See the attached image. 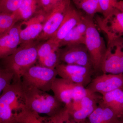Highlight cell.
I'll return each instance as SVG.
<instances>
[{"label":"cell","instance_id":"cell-5","mask_svg":"<svg viewBox=\"0 0 123 123\" xmlns=\"http://www.w3.org/2000/svg\"><path fill=\"white\" fill-rule=\"evenodd\" d=\"M58 75L55 68L35 65L26 71L22 82L27 85L48 92L51 90L55 79Z\"/></svg>","mask_w":123,"mask_h":123},{"label":"cell","instance_id":"cell-18","mask_svg":"<svg viewBox=\"0 0 123 123\" xmlns=\"http://www.w3.org/2000/svg\"><path fill=\"white\" fill-rule=\"evenodd\" d=\"M51 90L61 102L68 105L72 101L71 82L63 78H56L53 82Z\"/></svg>","mask_w":123,"mask_h":123},{"label":"cell","instance_id":"cell-20","mask_svg":"<svg viewBox=\"0 0 123 123\" xmlns=\"http://www.w3.org/2000/svg\"><path fill=\"white\" fill-rule=\"evenodd\" d=\"M42 9L40 0H22L18 9L13 13L18 21L30 19Z\"/></svg>","mask_w":123,"mask_h":123},{"label":"cell","instance_id":"cell-6","mask_svg":"<svg viewBox=\"0 0 123 123\" xmlns=\"http://www.w3.org/2000/svg\"><path fill=\"white\" fill-rule=\"evenodd\" d=\"M101 72L103 74L123 73V37L107 43Z\"/></svg>","mask_w":123,"mask_h":123},{"label":"cell","instance_id":"cell-3","mask_svg":"<svg viewBox=\"0 0 123 123\" xmlns=\"http://www.w3.org/2000/svg\"><path fill=\"white\" fill-rule=\"evenodd\" d=\"M26 108L21 80L12 81L0 95V121L2 123H15L16 115Z\"/></svg>","mask_w":123,"mask_h":123},{"label":"cell","instance_id":"cell-19","mask_svg":"<svg viewBox=\"0 0 123 123\" xmlns=\"http://www.w3.org/2000/svg\"><path fill=\"white\" fill-rule=\"evenodd\" d=\"M102 100L119 118L123 117V89H117L102 94Z\"/></svg>","mask_w":123,"mask_h":123},{"label":"cell","instance_id":"cell-27","mask_svg":"<svg viewBox=\"0 0 123 123\" xmlns=\"http://www.w3.org/2000/svg\"><path fill=\"white\" fill-rule=\"evenodd\" d=\"M12 74L0 64V95L5 88L12 81Z\"/></svg>","mask_w":123,"mask_h":123},{"label":"cell","instance_id":"cell-29","mask_svg":"<svg viewBox=\"0 0 123 123\" xmlns=\"http://www.w3.org/2000/svg\"><path fill=\"white\" fill-rule=\"evenodd\" d=\"M53 117L55 123H76L71 118L65 106L60 112Z\"/></svg>","mask_w":123,"mask_h":123},{"label":"cell","instance_id":"cell-8","mask_svg":"<svg viewBox=\"0 0 123 123\" xmlns=\"http://www.w3.org/2000/svg\"><path fill=\"white\" fill-rule=\"evenodd\" d=\"M95 21L101 30L105 34L107 43L123 37V12L115 8L105 17L97 15Z\"/></svg>","mask_w":123,"mask_h":123},{"label":"cell","instance_id":"cell-4","mask_svg":"<svg viewBox=\"0 0 123 123\" xmlns=\"http://www.w3.org/2000/svg\"><path fill=\"white\" fill-rule=\"evenodd\" d=\"M86 16L87 28L85 44L89 54L94 72H101L107 45L97 29L94 18Z\"/></svg>","mask_w":123,"mask_h":123},{"label":"cell","instance_id":"cell-16","mask_svg":"<svg viewBox=\"0 0 123 123\" xmlns=\"http://www.w3.org/2000/svg\"><path fill=\"white\" fill-rule=\"evenodd\" d=\"M87 24L86 15L84 14L81 20L69 32L60 43L59 47L80 44H85Z\"/></svg>","mask_w":123,"mask_h":123},{"label":"cell","instance_id":"cell-2","mask_svg":"<svg viewBox=\"0 0 123 123\" xmlns=\"http://www.w3.org/2000/svg\"><path fill=\"white\" fill-rule=\"evenodd\" d=\"M22 90L26 109L53 117L63 109L64 104L55 95L23 84Z\"/></svg>","mask_w":123,"mask_h":123},{"label":"cell","instance_id":"cell-31","mask_svg":"<svg viewBox=\"0 0 123 123\" xmlns=\"http://www.w3.org/2000/svg\"><path fill=\"white\" fill-rule=\"evenodd\" d=\"M115 8L123 12V0H119L115 5Z\"/></svg>","mask_w":123,"mask_h":123},{"label":"cell","instance_id":"cell-33","mask_svg":"<svg viewBox=\"0 0 123 123\" xmlns=\"http://www.w3.org/2000/svg\"><path fill=\"white\" fill-rule=\"evenodd\" d=\"M117 123H123V117L119 118Z\"/></svg>","mask_w":123,"mask_h":123},{"label":"cell","instance_id":"cell-32","mask_svg":"<svg viewBox=\"0 0 123 123\" xmlns=\"http://www.w3.org/2000/svg\"><path fill=\"white\" fill-rule=\"evenodd\" d=\"M44 123H55V122L53 117L47 116L45 117Z\"/></svg>","mask_w":123,"mask_h":123},{"label":"cell","instance_id":"cell-28","mask_svg":"<svg viewBox=\"0 0 123 123\" xmlns=\"http://www.w3.org/2000/svg\"><path fill=\"white\" fill-rule=\"evenodd\" d=\"M101 13L103 17L110 14L115 8V5L119 0H98Z\"/></svg>","mask_w":123,"mask_h":123},{"label":"cell","instance_id":"cell-26","mask_svg":"<svg viewBox=\"0 0 123 123\" xmlns=\"http://www.w3.org/2000/svg\"><path fill=\"white\" fill-rule=\"evenodd\" d=\"M22 0H0V13L13 14L19 8Z\"/></svg>","mask_w":123,"mask_h":123},{"label":"cell","instance_id":"cell-34","mask_svg":"<svg viewBox=\"0 0 123 123\" xmlns=\"http://www.w3.org/2000/svg\"><path fill=\"white\" fill-rule=\"evenodd\" d=\"M0 123H1V122L0 121Z\"/></svg>","mask_w":123,"mask_h":123},{"label":"cell","instance_id":"cell-13","mask_svg":"<svg viewBox=\"0 0 123 123\" xmlns=\"http://www.w3.org/2000/svg\"><path fill=\"white\" fill-rule=\"evenodd\" d=\"M84 14L75 8L72 2L59 27L50 38L59 45L69 32L80 22Z\"/></svg>","mask_w":123,"mask_h":123},{"label":"cell","instance_id":"cell-12","mask_svg":"<svg viewBox=\"0 0 123 123\" xmlns=\"http://www.w3.org/2000/svg\"><path fill=\"white\" fill-rule=\"evenodd\" d=\"M47 15L41 9L30 19L22 22L26 27L20 32V44L36 40L43 30Z\"/></svg>","mask_w":123,"mask_h":123},{"label":"cell","instance_id":"cell-14","mask_svg":"<svg viewBox=\"0 0 123 123\" xmlns=\"http://www.w3.org/2000/svg\"><path fill=\"white\" fill-rule=\"evenodd\" d=\"M22 26V22H18L0 37V60L12 54L20 45V34Z\"/></svg>","mask_w":123,"mask_h":123},{"label":"cell","instance_id":"cell-23","mask_svg":"<svg viewBox=\"0 0 123 123\" xmlns=\"http://www.w3.org/2000/svg\"><path fill=\"white\" fill-rule=\"evenodd\" d=\"M45 117L28 109H24L16 115L15 123H44Z\"/></svg>","mask_w":123,"mask_h":123},{"label":"cell","instance_id":"cell-17","mask_svg":"<svg viewBox=\"0 0 123 123\" xmlns=\"http://www.w3.org/2000/svg\"><path fill=\"white\" fill-rule=\"evenodd\" d=\"M119 118L102 99L97 108L88 117L86 123H117Z\"/></svg>","mask_w":123,"mask_h":123},{"label":"cell","instance_id":"cell-30","mask_svg":"<svg viewBox=\"0 0 123 123\" xmlns=\"http://www.w3.org/2000/svg\"><path fill=\"white\" fill-rule=\"evenodd\" d=\"M62 0H40V5L43 10L48 13Z\"/></svg>","mask_w":123,"mask_h":123},{"label":"cell","instance_id":"cell-21","mask_svg":"<svg viewBox=\"0 0 123 123\" xmlns=\"http://www.w3.org/2000/svg\"><path fill=\"white\" fill-rule=\"evenodd\" d=\"M75 8L85 15L94 17L97 13H101L98 0H72Z\"/></svg>","mask_w":123,"mask_h":123},{"label":"cell","instance_id":"cell-1","mask_svg":"<svg viewBox=\"0 0 123 123\" xmlns=\"http://www.w3.org/2000/svg\"><path fill=\"white\" fill-rule=\"evenodd\" d=\"M40 42L37 40L20 44L14 52L0 60V64L12 74V81L21 80L27 69L36 64L37 49Z\"/></svg>","mask_w":123,"mask_h":123},{"label":"cell","instance_id":"cell-25","mask_svg":"<svg viewBox=\"0 0 123 123\" xmlns=\"http://www.w3.org/2000/svg\"><path fill=\"white\" fill-rule=\"evenodd\" d=\"M71 82V81H70ZM72 101H78L85 97L91 96L94 93L84 86L71 82Z\"/></svg>","mask_w":123,"mask_h":123},{"label":"cell","instance_id":"cell-10","mask_svg":"<svg viewBox=\"0 0 123 123\" xmlns=\"http://www.w3.org/2000/svg\"><path fill=\"white\" fill-rule=\"evenodd\" d=\"M61 78L84 86H88L92 80L93 69L85 66L61 63L55 68Z\"/></svg>","mask_w":123,"mask_h":123},{"label":"cell","instance_id":"cell-24","mask_svg":"<svg viewBox=\"0 0 123 123\" xmlns=\"http://www.w3.org/2000/svg\"><path fill=\"white\" fill-rule=\"evenodd\" d=\"M18 21L13 14L0 13V37Z\"/></svg>","mask_w":123,"mask_h":123},{"label":"cell","instance_id":"cell-7","mask_svg":"<svg viewBox=\"0 0 123 123\" xmlns=\"http://www.w3.org/2000/svg\"><path fill=\"white\" fill-rule=\"evenodd\" d=\"M71 3L72 0H62L47 13L43 30L36 40L43 42L53 36L63 20Z\"/></svg>","mask_w":123,"mask_h":123},{"label":"cell","instance_id":"cell-9","mask_svg":"<svg viewBox=\"0 0 123 123\" xmlns=\"http://www.w3.org/2000/svg\"><path fill=\"white\" fill-rule=\"evenodd\" d=\"M58 53L60 63L76 65L93 69L92 61L85 44H75L60 48L58 50Z\"/></svg>","mask_w":123,"mask_h":123},{"label":"cell","instance_id":"cell-15","mask_svg":"<svg viewBox=\"0 0 123 123\" xmlns=\"http://www.w3.org/2000/svg\"><path fill=\"white\" fill-rule=\"evenodd\" d=\"M102 98L97 93L80 100L81 108L78 111L69 113L76 123H86V120L98 106Z\"/></svg>","mask_w":123,"mask_h":123},{"label":"cell","instance_id":"cell-22","mask_svg":"<svg viewBox=\"0 0 123 123\" xmlns=\"http://www.w3.org/2000/svg\"><path fill=\"white\" fill-rule=\"evenodd\" d=\"M59 48V44L50 38L40 42L37 49L38 63H39L52 53L58 50Z\"/></svg>","mask_w":123,"mask_h":123},{"label":"cell","instance_id":"cell-11","mask_svg":"<svg viewBox=\"0 0 123 123\" xmlns=\"http://www.w3.org/2000/svg\"><path fill=\"white\" fill-rule=\"evenodd\" d=\"M86 88L93 93L102 95L117 89H123V73L103 74L92 79Z\"/></svg>","mask_w":123,"mask_h":123}]
</instances>
